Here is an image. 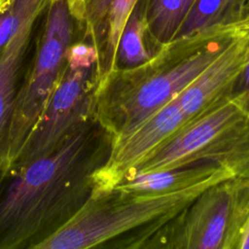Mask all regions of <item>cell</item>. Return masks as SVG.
<instances>
[{
  "label": "cell",
  "instance_id": "1",
  "mask_svg": "<svg viewBox=\"0 0 249 249\" xmlns=\"http://www.w3.org/2000/svg\"><path fill=\"white\" fill-rule=\"evenodd\" d=\"M110 142L93 118L53 153L10 175L0 194V249H37L62 228L89 196L90 174Z\"/></svg>",
  "mask_w": 249,
  "mask_h": 249
},
{
  "label": "cell",
  "instance_id": "2",
  "mask_svg": "<svg viewBox=\"0 0 249 249\" xmlns=\"http://www.w3.org/2000/svg\"><path fill=\"white\" fill-rule=\"evenodd\" d=\"M238 29L215 25L160 46L146 62L114 69L93 93V117L111 139L142 124L174 99L229 44Z\"/></svg>",
  "mask_w": 249,
  "mask_h": 249
},
{
  "label": "cell",
  "instance_id": "3",
  "mask_svg": "<svg viewBox=\"0 0 249 249\" xmlns=\"http://www.w3.org/2000/svg\"><path fill=\"white\" fill-rule=\"evenodd\" d=\"M231 177L233 175L223 169L197 185L172 193L139 194L116 188L90 193L74 216L37 249L104 247L105 243L118 241L121 237L124 239L120 248H139L147 237L181 212L202 191Z\"/></svg>",
  "mask_w": 249,
  "mask_h": 249
},
{
  "label": "cell",
  "instance_id": "4",
  "mask_svg": "<svg viewBox=\"0 0 249 249\" xmlns=\"http://www.w3.org/2000/svg\"><path fill=\"white\" fill-rule=\"evenodd\" d=\"M196 162L214 163L234 177L249 178V115L231 96L185 124L128 178Z\"/></svg>",
  "mask_w": 249,
  "mask_h": 249
},
{
  "label": "cell",
  "instance_id": "5",
  "mask_svg": "<svg viewBox=\"0 0 249 249\" xmlns=\"http://www.w3.org/2000/svg\"><path fill=\"white\" fill-rule=\"evenodd\" d=\"M248 219L249 178L233 176L202 191L139 248L239 249Z\"/></svg>",
  "mask_w": 249,
  "mask_h": 249
},
{
  "label": "cell",
  "instance_id": "6",
  "mask_svg": "<svg viewBox=\"0 0 249 249\" xmlns=\"http://www.w3.org/2000/svg\"><path fill=\"white\" fill-rule=\"evenodd\" d=\"M40 36L19 87L9 136V170L57 86L65 53L75 40V23L67 0H50Z\"/></svg>",
  "mask_w": 249,
  "mask_h": 249
},
{
  "label": "cell",
  "instance_id": "7",
  "mask_svg": "<svg viewBox=\"0 0 249 249\" xmlns=\"http://www.w3.org/2000/svg\"><path fill=\"white\" fill-rule=\"evenodd\" d=\"M97 83V66L72 67L65 63L57 86L10 167L9 177L53 153L84 124L94 118L93 93Z\"/></svg>",
  "mask_w": 249,
  "mask_h": 249
},
{
  "label": "cell",
  "instance_id": "8",
  "mask_svg": "<svg viewBox=\"0 0 249 249\" xmlns=\"http://www.w3.org/2000/svg\"><path fill=\"white\" fill-rule=\"evenodd\" d=\"M188 123L175 97L129 132L111 139L105 160L90 174L91 193L111 190L128 178Z\"/></svg>",
  "mask_w": 249,
  "mask_h": 249
},
{
  "label": "cell",
  "instance_id": "9",
  "mask_svg": "<svg viewBox=\"0 0 249 249\" xmlns=\"http://www.w3.org/2000/svg\"><path fill=\"white\" fill-rule=\"evenodd\" d=\"M249 31L238 29L224 50L177 96L188 122L230 97L245 66Z\"/></svg>",
  "mask_w": 249,
  "mask_h": 249
},
{
  "label": "cell",
  "instance_id": "10",
  "mask_svg": "<svg viewBox=\"0 0 249 249\" xmlns=\"http://www.w3.org/2000/svg\"><path fill=\"white\" fill-rule=\"evenodd\" d=\"M138 0H67L80 40L98 52V82L115 69L117 51L124 25Z\"/></svg>",
  "mask_w": 249,
  "mask_h": 249
},
{
  "label": "cell",
  "instance_id": "11",
  "mask_svg": "<svg viewBox=\"0 0 249 249\" xmlns=\"http://www.w3.org/2000/svg\"><path fill=\"white\" fill-rule=\"evenodd\" d=\"M39 16L27 18L0 52V194L9 178V136L14 107L31 56V40Z\"/></svg>",
  "mask_w": 249,
  "mask_h": 249
},
{
  "label": "cell",
  "instance_id": "12",
  "mask_svg": "<svg viewBox=\"0 0 249 249\" xmlns=\"http://www.w3.org/2000/svg\"><path fill=\"white\" fill-rule=\"evenodd\" d=\"M223 169L226 168L214 163L196 162L180 167L136 174L114 188L139 194L172 193L197 185Z\"/></svg>",
  "mask_w": 249,
  "mask_h": 249
},
{
  "label": "cell",
  "instance_id": "13",
  "mask_svg": "<svg viewBox=\"0 0 249 249\" xmlns=\"http://www.w3.org/2000/svg\"><path fill=\"white\" fill-rule=\"evenodd\" d=\"M196 0H143L150 42L155 50L172 41Z\"/></svg>",
  "mask_w": 249,
  "mask_h": 249
},
{
  "label": "cell",
  "instance_id": "14",
  "mask_svg": "<svg viewBox=\"0 0 249 249\" xmlns=\"http://www.w3.org/2000/svg\"><path fill=\"white\" fill-rule=\"evenodd\" d=\"M151 46L144 17L143 0H138L121 35L115 69L131 68L146 62L157 51Z\"/></svg>",
  "mask_w": 249,
  "mask_h": 249
},
{
  "label": "cell",
  "instance_id": "15",
  "mask_svg": "<svg viewBox=\"0 0 249 249\" xmlns=\"http://www.w3.org/2000/svg\"><path fill=\"white\" fill-rule=\"evenodd\" d=\"M242 1L196 0L175 38L193 35L215 25L233 24L238 19Z\"/></svg>",
  "mask_w": 249,
  "mask_h": 249
},
{
  "label": "cell",
  "instance_id": "16",
  "mask_svg": "<svg viewBox=\"0 0 249 249\" xmlns=\"http://www.w3.org/2000/svg\"><path fill=\"white\" fill-rule=\"evenodd\" d=\"M50 0H12L0 14V52L19 26L30 17L40 16Z\"/></svg>",
  "mask_w": 249,
  "mask_h": 249
},
{
  "label": "cell",
  "instance_id": "17",
  "mask_svg": "<svg viewBox=\"0 0 249 249\" xmlns=\"http://www.w3.org/2000/svg\"><path fill=\"white\" fill-rule=\"evenodd\" d=\"M66 64L72 67L97 66L99 54L90 43L84 40H74L65 53Z\"/></svg>",
  "mask_w": 249,
  "mask_h": 249
},
{
  "label": "cell",
  "instance_id": "18",
  "mask_svg": "<svg viewBox=\"0 0 249 249\" xmlns=\"http://www.w3.org/2000/svg\"><path fill=\"white\" fill-rule=\"evenodd\" d=\"M231 98L236 104L249 115V46L247 50V59L245 66L236 82Z\"/></svg>",
  "mask_w": 249,
  "mask_h": 249
},
{
  "label": "cell",
  "instance_id": "19",
  "mask_svg": "<svg viewBox=\"0 0 249 249\" xmlns=\"http://www.w3.org/2000/svg\"><path fill=\"white\" fill-rule=\"evenodd\" d=\"M235 28L249 31V0H243L238 19L232 24Z\"/></svg>",
  "mask_w": 249,
  "mask_h": 249
},
{
  "label": "cell",
  "instance_id": "20",
  "mask_svg": "<svg viewBox=\"0 0 249 249\" xmlns=\"http://www.w3.org/2000/svg\"><path fill=\"white\" fill-rule=\"evenodd\" d=\"M239 249H249V219L242 233Z\"/></svg>",
  "mask_w": 249,
  "mask_h": 249
},
{
  "label": "cell",
  "instance_id": "21",
  "mask_svg": "<svg viewBox=\"0 0 249 249\" xmlns=\"http://www.w3.org/2000/svg\"><path fill=\"white\" fill-rule=\"evenodd\" d=\"M12 0H0V14L3 13L7 7L11 4Z\"/></svg>",
  "mask_w": 249,
  "mask_h": 249
}]
</instances>
